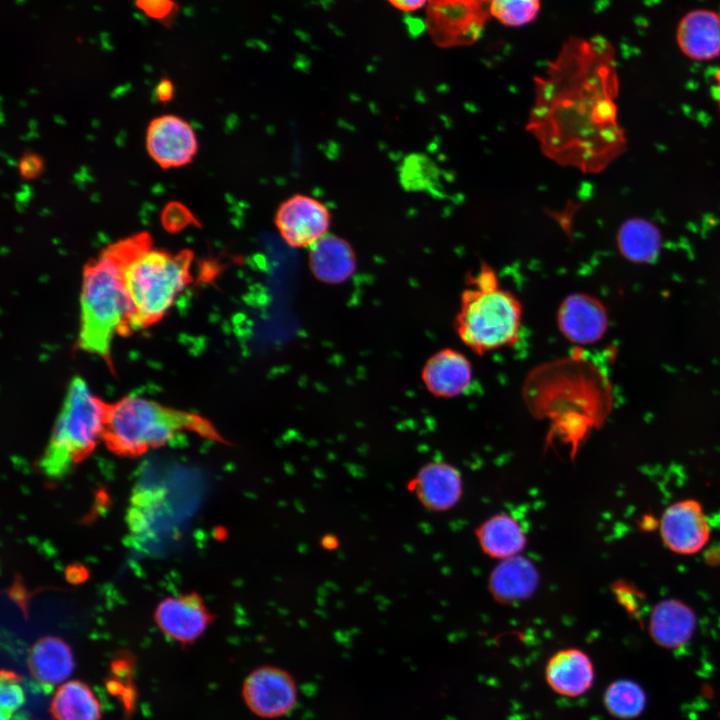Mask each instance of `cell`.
<instances>
[{"instance_id":"obj_1","label":"cell","mask_w":720,"mask_h":720,"mask_svg":"<svg viewBox=\"0 0 720 720\" xmlns=\"http://www.w3.org/2000/svg\"><path fill=\"white\" fill-rule=\"evenodd\" d=\"M534 82L527 129L548 158L598 173L624 151L615 51L606 39L569 38Z\"/></svg>"},{"instance_id":"obj_2","label":"cell","mask_w":720,"mask_h":720,"mask_svg":"<svg viewBox=\"0 0 720 720\" xmlns=\"http://www.w3.org/2000/svg\"><path fill=\"white\" fill-rule=\"evenodd\" d=\"M522 395L530 413L549 422L547 441L569 445L571 457L589 433L604 423L612 407L608 377L581 353L535 367Z\"/></svg>"},{"instance_id":"obj_3","label":"cell","mask_w":720,"mask_h":720,"mask_svg":"<svg viewBox=\"0 0 720 720\" xmlns=\"http://www.w3.org/2000/svg\"><path fill=\"white\" fill-rule=\"evenodd\" d=\"M151 246L147 232L132 235L107 246L83 270L78 347L103 359L112 370V341L116 334L125 335L131 312L124 268Z\"/></svg>"},{"instance_id":"obj_4","label":"cell","mask_w":720,"mask_h":720,"mask_svg":"<svg viewBox=\"0 0 720 720\" xmlns=\"http://www.w3.org/2000/svg\"><path fill=\"white\" fill-rule=\"evenodd\" d=\"M184 432L221 440L202 416L171 408L140 397H124L109 403L102 440L114 454L138 457L166 445Z\"/></svg>"},{"instance_id":"obj_5","label":"cell","mask_w":720,"mask_h":720,"mask_svg":"<svg viewBox=\"0 0 720 720\" xmlns=\"http://www.w3.org/2000/svg\"><path fill=\"white\" fill-rule=\"evenodd\" d=\"M466 283L455 318L461 341L479 355L514 345L522 323L520 301L501 289L495 271L486 263Z\"/></svg>"},{"instance_id":"obj_6","label":"cell","mask_w":720,"mask_h":720,"mask_svg":"<svg viewBox=\"0 0 720 720\" xmlns=\"http://www.w3.org/2000/svg\"><path fill=\"white\" fill-rule=\"evenodd\" d=\"M192 259L188 249L172 253L151 246L125 266L124 282L131 308L125 335L148 328L164 317L192 280Z\"/></svg>"},{"instance_id":"obj_7","label":"cell","mask_w":720,"mask_h":720,"mask_svg":"<svg viewBox=\"0 0 720 720\" xmlns=\"http://www.w3.org/2000/svg\"><path fill=\"white\" fill-rule=\"evenodd\" d=\"M108 405L91 392L81 377L71 380L50 440L38 463L43 474L62 478L93 452L102 440Z\"/></svg>"},{"instance_id":"obj_8","label":"cell","mask_w":720,"mask_h":720,"mask_svg":"<svg viewBox=\"0 0 720 720\" xmlns=\"http://www.w3.org/2000/svg\"><path fill=\"white\" fill-rule=\"evenodd\" d=\"M425 28L440 48L474 44L491 17L490 0H428Z\"/></svg>"},{"instance_id":"obj_9","label":"cell","mask_w":720,"mask_h":720,"mask_svg":"<svg viewBox=\"0 0 720 720\" xmlns=\"http://www.w3.org/2000/svg\"><path fill=\"white\" fill-rule=\"evenodd\" d=\"M297 697L295 679L277 666L257 667L242 685L245 705L260 718L274 719L288 714L295 707Z\"/></svg>"},{"instance_id":"obj_10","label":"cell","mask_w":720,"mask_h":720,"mask_svg":"<svg viewBox=\"0 0 720 720\" xmlns=\"http://www.w3.org/2000/svg\"><path fill=\"white\" fill-rule=\"evenodd\" d=\"M274 222L288 245L295 248L311 247L327 235L331 213L316 198L295 194L279 205Z\"/></svg>"},{"instance_id":"obj_11","label":"cell","mask_w":720,"mask_h":720,"mask_svg":"<svg viewBox=\"0 0 720 720\" xmlns=\"http://www.w3.org/2000/svg\"><path fill=\"white\" fill-rule=\"evenodd\" d=\"M146 149L161 168H177L193 160L198 151V142L192 126L186 120L175 115H162L148 125Z\"/></svg>"},{"instance_id":"obj_12","label":"cell","mask_w":720,"mask_h":720,"mask_svg":"<svg viewBox=\"0 0 720 720\" xmlns=\"http://www.w3.org/2000/svg\"><path fill=\"white\" fill-rule=\"evenodd\" d=\"M215 615L196 592L167 597L154 613V619L168 638L183 645L200 638L214 620Z\"/></svg>"},{"instance_id":"obj_13","label":"cell","mask_w":720,"mask_h":720,"mask_svg":"<svg viewBox=\"0 0 720 720\" xmlns=\"http://www.w3.org/2000/svg\"><path fill=\"white\" fill-rule=\"evenodd\" d=\"M663 543L681 555L699 552L710 538V527L701 504L693 499L678 501L660 519Z\"/></svg>"},{"instance_id":"obj_14","label":"cell","mask_w":720,"mask_h":720,"mask_svg":"<svg viewBox=\"0 0 720 720\" xmlns=\"http://www.w3.org/2000/svg\"><path fill=\"white\" fill-rule=\"evenodd\" d=\"M558 328L571 343L589 345L598 342L608 329V313L597 298L574 293L567 296L557 312Z\"/></svg>"},{"instance_id":"obj_15","label":"cell","mask_w":720,"mask_h":720,"mask_svg":"<svg viewBox=\"0 0 720 720\" xmlns=\"http://www.w3.org/2000/svg\"><path fill=\"white\" fill-rule=\"evenodd\" d=\"M680 51L695 61H710L720 56V15L711 9L687 12L676 28Z\"/></svg>"},{"instance_id":"obj_16","label":"cell","mask_w":720,"mask_h":720,"mask_svg":"<svg viewBox=\"0 0 720 720\" xmlns=\"http://www.w3.org/2000/svg\"><path fill=\"white\" fill-rule=\"evenodd\" d=\"M420 503L432 511L451 508L462 494L460 473L450 464L432 462L424 465L408 483Z\"/></svg>"},{"instance_id":"obj_17","label":"cell","mask_w":720,"mask_h":720,"mask_svg":"<svg viewBox=\"0 0 720 720\" xmlns=\"http://www.w3.org/2000/svg\"><path fill=\"white\" fill-rule=\"evenodd\" d=\"M422 379L433 395L456 397L470 386L472 366L462 353L450 348L442 349L427 360L422 370Z\"/></svg>"},{"instance_id":"obj_18","label":"cell","mask_w":720,"mask_h":720,"mask_svg":"<svg viewBox=\"0 0 720 720\" xmlns=\"http://www.w3.org/2000/svg\"><path fill=\"white\" fill-rule=\"evenodd\" d=\"M545 678L557 694L578 697L593 685V663L580 649H562L549 658L545 667Z\"/></svg>"},{"instance_id":"obj_19","label":"cell","mask_w":720,"mask_h":720,"mask_svg":"<svg viewBox=\"0 0 720 720\" xmlns=\"http://www.w3.org/2000/svg\"><path fill=\"white\" fill-rule=\"evenodd\" d=\"M696 626L697 617L691 607L677 599H665L653 607L648 629L658 646L676 649L692 638Z\"/></svg>"},{"instance_id":"obj_20","label":"cell","mask_w":720,"mask_h":720,"mask_svg":"<svg viewBox=\"0 0 720 720\" xmlns=\"http://www.w3.org/2000/svg\"><path fill=\"white\" fill-rule=\"evenodd\" d=\"M309 265L317 279L336 284L352 276L356 269V257L345 239L326 235L311 246Z\"/></svg>"},{"instance_id":"obj_21","label":"cell","mask_w":720,"mask_h":720,"mask_svg":"<svg viewBox=\"0 0 720 720\" xmlns=\"http://www.w3.org/2000/svg\"><path fill=\"white\" fill-rule=\"evenodd\" d=\"M28 667L31 675L40 683L49 686L59 684L74 669L71 648L58 637H43L31 647Z\"/></svg>"},{"instance_id":"obj_22","label":"cell","mask_w":720,"mask_h":720,"mask_svg":"<svg viewBox=\"0 0 720 720\" xmlns=\"http://www.w3.org/2000/svg\"><path fill=\"white\" fill-rule=\"evenodd\" d=\"M481 549L490 557L508 559L517 556L526 545L520 524L507 514H497L476 531Z\"/></svg>"},{"instance_id":"obj_23","label":"cell","mask_w":720,"mask_h":720,"mask_svg":"<svg viewBox=\"0 0 720 720\" xmlns=\"http://www.w3.org/2000/svg\"><path fill=\"white\" fill-rule=\"evenodd\" d=\"M616 239L621 255L636 264L653 262L662 245V235L658 227L641 217L626 220L620 226Z\"/></svg>"},{"instance_id":"obj_24","label":"cell","mask_w":720,"mask_h":720,"mask_svg":"<svg viewBox=\"0 0 720 720\" xmlns=\"http://www.w3.org/2000/svg\"><path fill=\"white\" fill-rule=\"evenodd\" d=\"M490 590L497 600L513 602L527 598L535 589L537 572L526 559H505L491 574Z\"/></svg>"},{"instance_id":"obj_25","label":"cell","mask_w":720,"mask_h":720,"mask_svg":"<svg viewBox=\"0 0 720 720\" xmlns=\"http://www.w3.org/2000/svg\"><path fill=\"white\" fill-rule=\"evenodd\" d=\"M50 712L57 720H100L101 706L92 690L78 680L62 684L53 696Z\"/></svg>"},{"instance_id":"obj_26","label":"cell","mask_w":720,"mask_h":720,"mask_svg":"<svg viewBox=\"0 0 720 720\" xmlns=\"http://www.w3.org/2000/svg\"><path fill=\"white\" fill-rule=\"evenodd\" d=\"M402 187L409 192L438 193L441 187V170L423 153L407 155L399 167Z\"/></svg>"},{"instance_id":"obj_27","label":"cell","mask_w":720,"mask_h":720,"mask_svg":"<svg viewBox=\"0 0 720 720\" xmlns=\"http://www.w3.org/2000/svg\"><path fill=\"white\" fill-rule=\"evenodd\" d=\"M604 705L614 717L630 720L644 711L646 694L641 686L632 680H616L604 693Z\"/></svg>"},{"instance_id":"obj_28","label":"cell","mask_w":720,"mask_h":720,"mask_svg":"<svg viewBox=\"0 0 720 720\" xmlns=\"http://www.w3.org/2000/svg\"><path fill=\"white\" fill-rule=\"evenodd\" d=\"M540 10V0H490L491 16L510 27L532 22Z\"/></svg>"},{"instance_id":"obj_29","label":"cell","mask_w":720,"mask_h":720,"mask_svg":"<svg viewBox=\"0 0 720 720\" xmlns=\"http://www.w3.org/2000/svg\"><path fill=\"white\" fill-rule=\"evenodd\" d=\"M19 677L11 671L1 672V711L7 718L24 703V692Z\"/></svg>"},{"instance_id":"obj_30","label":"cell","mask_w":720,"mask_h":720,"mask_svg":"<svg viewBox=\"0 0 720 720\" xmlns=\"http://www.w3.org/2000/svg\"><path fill=\"white\" fill-rule=\"evenodd\" d=\"M161 222L168 232H179L197 223L190 210L178 202H170L165 206L161 214Z\"/></svg>"},{"instance_id":"obj_31","label":"cell","mask_w":720,"mask_h":720,"mask_svg":"<svg viewBox=\"0 0 720 720\" xmlns=\"http://www.w3.org/2000/svg\"><path fill=\"white\" fill-rule=\"evenodd\" d=\"M136 6L152 19L171 24L178 6L173 0H135Z\"/></svg>"},{"instance_id":"obj_32","label":"cell","mask_w":720,"mask_h":720,"mask_svg":"<svg viewBox=\"0 0 720 720\" xmlns=\"http://www.w3.org/2000/svg\"><path fill=\"white\" fill-rule=\"evenodd\" d=\"M613 593L616 596L618 602L631 614L636 613L637 596L638 591L633 586L626 583H615L613 587Z\"/></svg>"},{"instance_id":"obj_33","label":"cell","mask_w":720,"mask_h":720,"mask_svg":"<svg viewBox=\"0 0 720 720\" xmlns=\"http://www.w3.org/2000/svg\"><path fill=\"white\" fill-rule=\"evenodd\" d=\"M43 170V161L35 153H25L19 161V172L25 179L37 178Z\"/></svg>"},{"instance_id":"obj_34","label":"cell","mask_w":720,"mask_h":720,"mask_svg":"<svg viewBox=\"0 0 720 720\" xmlns=\"http://www.w3.org/2000/svg\"><path fill=\"white\" fill-rule=\"evenodd\" d=\"M155 94L161 102L170 101L174 94V86L172 82L167 78L161 79L155 88Z\"/></svg>"},{"instance_id":"obj_35","label":"cell","mask_w":720,"mask_h":720,"mask_svg":"<svg viewBox=\"0 0 720 720\" xmlns=\"http://www.w3.org/2000/svg\"><path fill=\"white\" fill-rule=\"evenodd\" d=\"M393 7L404 12H413L426 6L428 0H387Z\"/></svg>"},{"instance_id":"obj_36","label":"cell","mask_w":720,"mask_h":720,"mask_svg":"<svg viewBox=\"0 0 720 720\" xmlns=\"http://www.w3.org/2000/svg\"><path fill=\"white\" fill-rule=\"evenodd\" d=\"M714 78H715V81L717 84V89H718V93H719V105H720V69L715 73Z\"/></svg>"}]
</instances>
